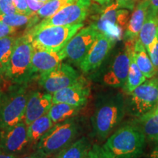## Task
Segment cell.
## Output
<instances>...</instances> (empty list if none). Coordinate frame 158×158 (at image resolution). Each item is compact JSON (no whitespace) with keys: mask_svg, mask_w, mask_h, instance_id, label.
<instances>
[{"mask_svg":"<svg viewBox=\"0 0 158 158\" xmlns=\"http://www.w3.org/2000/svg\"><path fill=\"white\" fill-rule=\"evenodd\" d=\"M127 105L121 93H108L99 98L91 118L94 135L106 140L123 118Z\"/></svg>","mask_w":158,"mask_h":158,"instance_id":"cell-1","label":"cell"},{"mask_svg":"<svg viewBox=\"0 0 158 158\" xmlns=\"http://www.w3.org/2000/svg\"><path fill=\"white\" fill-rule=\"evenodd\" d=\"M146 139L137 124H128L116 130L102 147L114 158H139L145 149Z\"/></svg>","mask_w":158,"mask_h":158,"instance_id":"cell-2","label":"cell"},{"mask_svg":"<svg viewBox=\"0 0 158 158\" xmlns=\"http://www.w3.org/2000/svg\"><path fill=\"white\" fill-rule=\"evenodd\" d=\"M81 127L76 118L55 124L34 145V152L43 158L56 156L76 141Z\"/></svg>","mask_w":158,"mask_h":158,"instance_id":"cell-3","label":"cell"},{"mask_svg":"<svg viewBox=\"0 0 158 158\" xmlns=\"http://www.w3.org/2000/svg\"><path fill=\"white\" fill-rule=\"evenodd\" d=\"M32 53L33 45L30 35L25 33L22 36L18 37L10 56L0 70V73L13 84L29 83L33 78L30 73Z\"/></svg>","mask_w":158,"mask_h":158,"instance_id":"cell-4","label":"cell"},{"mask_svg":"<svg viewBox=\"0 0 158 158\" xmlns=\"http://www.w3.org/2000/svg\"><path fill=\"white\" fill-rule=\"evenodd\" d=\"M28 84H13L3 93L0 103V130L23 120L29 93Z\"/></svg>","mask_w":158,"mask_h":158,"instance_id":"cell-5","label":"cell"},{"mask_svg":"<svg viewBox=\"0 0 158 158\" xmlns=\"http://www.w3.org/2000/svg\"><path fill=\"white\" fill-rule=\"evenodd\" d=\"M83 27V23L68 26H53L33 32L25 33L30 35L34 48L59 51Z\"/></svg>","mask_w":158,"mask_h":158,"instance_id":"cell-6","label":"cell"},{"mask_svg":"<svg viewBox=\"0 0 158 158\" xmlns=\"http://www.w3.org/2000/svg\"><path fill=\"white\" fill-rule=\"evenodd\" d=\"M91 7V0H76L65 6L54 15L43 19L26 32H33L53 26H68L81 23L86 19Z\"/></svg>","mask_w":158,"mask_h":158,"instance_id":"cell-7","label":"cell"},{"mask_svg":"<svg viewBox=\"0 0 158 158\" xmlns=\"http://www.w3.org/2000/svg\"><path fill=\"white\" fill-rule=\"evenodd\" d=\"M128 95L126 105L130 114L139 117L149 112L158 104V76L146 80Z\"/></svg>","mask_w":158,"mask_h":158,"instance_id":"cell-8","label":"cell"},{"mask_svg":"<svg viewBox=\"0 0 158 158\" xmlns=\"http://www.w3.org/2000/svg\"><path fill=\"white\" fill-rule=\"evenodd\" d=\"M100 31L93 24L81 28L60 51L63 58L79 65L88 53Z\"/></svg>","mask_w":158,"mask_h":158,"instance_id":"cell-9","label":"cell"},{"mask_svg":"<svg viewBox=\"0 0 158 158\" xmlns=\"http://www.w3.org/2000/svg\"><path fill=\"white\" fill-rule=\"evenodd\" d=\"M135 41H126L124 49L118 53L102 77L105 85L111 87H122L125 84Z\"/></svg>","mask_w":158,"mask_h":158,"instance_id":"cell-10","label":"cell"},{"mask_svg":"<svg viewBox=\"0 0 158 158\" xmlns=\"http://www.w3.org/2000/svg\"><path fill=\"white\" fill-rule=\"evenodd\" d=\"M80 77L72 66L62 62L52 70L40 75L38 84L45 92L54 94L74 84Z\"/></svg>","mask_w":158,"mask_h":158,"instance_id":"cell-11","label":"cell"},{"mask_svg":"<svg viewBox=\"0 0 158 158\" xmlns=\"http://www.w3.org/2000/svg\"><path fill=\"white\" fill-rule=\"evenodd\" d=\"M31 145L27 125L21 120L11 127L0 130V149L6 153L19 155Z\"/></svg>","mask_w":158,"mask_h":158,"instance_id":"cell-12","label":"cell"},{"mask_svg":"<svg viewBox=\"0 0 158 158\" xmlns=\"http://www.w3.org/2000/svg\"><path fill=\"white\" fill-rule=\"evenodd\" d=\"M115 43V37L100 32L98 38L78 65L82 72L88 73L98 68L107 57Z\"/></svg>","mask_w":158,"mask_h":158,"instance_id":"cell-13","label":"cell"},{"mask_svg":"<svg viewBox=\"0 0 158 158\" xmlns=\"http://www.w3.org/2000/svg\"><path fill=\"white\" fill-rule=\"evenodd\" d=\"M130 12L127 9H121L116 2L106 7L101 12L96 22L93 24L100 32L110 36V28L118 29L120 31L126 29L128 23Z\"/></svg>","mask_w":158,"mask_h":158,"instance_id":"cell-14","label":"cell"},{"mask_svg":"<svg viewBox=\"0 0 158 158\" xmlns=\"http://www.w3.org/2000/svg\"><path fill=\"white\" fill-rule=\"evenodd\" d=\"M90 92L89 84L86 79L81 76L74 84L52 94L53 103L64 102L83 107L88 101Z\"/></svg>","mask_w":158,"mask_h":158,"instance_id":"cell-15","label":"cell"},{"mask_svg":"<svg viewBox=\"0 0 158 158\" xmlns=\"http://www.w3.org/2000/svg\"><path fill=\"white\" fill-rule=\"evenodd\" d=\"M53 105L52 94L41 91L29 92L23 121L27 126L48 112Z\"/></svg>","mask_w":158,"mask_h":158,"instance_id":"cell-16","label":"cell"},{"mask_svg":"<svg viewBox=\"0 0 158 158\" xmlns=\"http://www.w3.org/2000/svg\"><path fill=\"white\" fill-rule=\"evenodd\" d=\"M64 59L59 51H52L45 49L34 48L31 56L30 73L33 78L37 75L49 72L56 68Z\"/></svg>","mask_w":158,"mask_h":158,"instance_id":"cell-17","label":"cell"},{"mask_svg":"<svg viewBox=\"0 0 158 158\" xmlns=\"http://www.w3.org/2000/svg\"><path fill=\"white\" fill-rule=\"evenodd\" d=\"M148 7V4L143 0H141L136 6L125 29L124 35V39L125 41L136 40L138 39L140 31L147 19Z\"/></svg>","mask_w":158,"mask_h":158,"instance_id":"cell-18","label":"cell"},{"mask_svg":"<svg viewBox=\"0 0 158 158\" xmlns=\"http://www.w3.org/2000/svg\"><path fill=\"white\" fill-rule=\"evenodd\" d=\"M158 35V13L148 12L147 16L138 35V40L147 50L148 54L152 50Z\"/></svg>","mask_w":158,"mask_h":158,"instance_id":"cell-19","label":"cell"},{"mask_svg":"<svg viewBox=\"0 0 158 158\" xmlns=\"http://www.w3.org/2000/svg\"><path fill=\"white\" fill-rule=\"evenodd\" d=\"M138 118L137 124L143 132L146 138L158 143V110L156 107Z\"/></svg>","mask_w":158,"mask_h":158,"instance_id":"cell-20","label":"cell"},{"mask_svg":"<svg viewBox=\"0 0 158 158\" xmlns=\"http://www.w3.org/2000/svg\"><path fill=\"white\" fill-rule=\"evenodd\" d=\"M133 57L138 68L147 79L157 76L156 70L147 50L138 40H136L133 51Z\"/></svg>","mask_w":158,"mask_h":158,"instance_id":"cell-21","label":"cell"},{"mask_svg":"<svg viewBox=\"0 0 158 158\" xmlns=\"http://www.w3.org/2000/svg\"><path fill=\"white\" fill-rule=\"evenodd\" d=\"M54 124L48 113L29 124L27 126V133L31 144L35 145Z\"/></svg>","mask_w":158,"mask_h":158,"instance_id":"cell-22","label":"cell"},{"mask_svg":"<svg viewBox=\"0 0 158 158\" xmlns=\"http://www.w3.org/2000/svg\"><path fill=\"white\" fill-rule=\"evenodd\" d=\"M92 145L86 137H81L65 147L56 155V158H85Z\"/></svg>","mask_w":158,"mask_h":158,"instance_id":"cell-23","label":"cell"},{"mask_svg":"<svg viewBox=\"0 0 158 158\" xmlns=\"http://www.w3.org/2000/svg\"><path fill=\"white\" fill-rule=\"evenodd\" d=\"M82 107L70 105L64 102L53 103L48 112V115L54 124L64 122L73 118L78 114Z\"/></svg>","mask_w":158,"mask_h":158,"instance_id":"cell-24","label":"cell"},{"mask_svg":"<svg viewBox=\"0 0 158 158\" xmlns=\"http://www.w3.org/2000/svg\"><path fill=\"white\" fill-rule=\"evenodd\" d=\"M40 19L35 13L32 15H27L20 13H14L10 15H0V21L10 27L19 28L27 26V29H30L38 23Z\"/></svg>","mask_w":158,"mask_h":158,"instance_id":"cell-25","label":"cell"},{"mask_svg":"<svg viewBox=\"0 0 158 158\" xmlns=\"http://www.w3.org/2000/svg\"><path fill=\"white\" fill-rule=\"evenodd\" d=\"M132 54H133V53H132ZM147 79V78L144 76V75L142 73L141 71L138 68L137 64L135 62V60H134L133 55H132L127 78L125 84L123 86L124 91L127 94H130L139 85L143 84Z\"/></svg>","mask_w":158,"mask_h":158,"instance_id":"cell-26","label":"cell"},{"mask_svg":"<svg viewBox=\"0 0 158 158\" xmlns=\"http://www.w3.org/2000/svg\"><path fill=\"white\" fill-rule=\"evenodd\" d=\"M75 1L76 0H49L37 12L36 15L40 19H48Z\"/></svg>","mask_w":158,"mask_h":158,"instance_id":"cell-27","label":"cell"},{"mask_svg":"<svg viewBox=\"0 0 158 158\" xmlns=\"http://www.w3.org/2000/svg\"><path fill=\"white\" fill-rule=\"evenodd\" d=\"M17 38L12 35L0 39V70L8 61Z\"/></svg>","mask_w":158,"mask_h":158,"instance_id":"cell-28","label":"cell"},{"mask_svg":"<svg viewBox=\"0 0 158 158\" xmlns=\"http://www.w3.org/2000/svg\"><path fill=\"white\" fill-rule=\"evenodd\" d=\"M85 158H114L110 156L102 147L98 144H94Z\"/></svg>","mask_w":158,"mask_h":158,"instance_id":"cell-29","label":"cell"},{"mask_svg":"<svg viewBox=\"0 0 158 158\" xmlns=\"http://www.w3.org/2000/svg\"><path fill=\"white\" fill-rule=\"evenodd\" d=\"M18 13L13 0H0V15H10Z\"/></svg>","mask_w":158,"mask_h":158,"instance_id":"cell-30","label":"cell"},{"mask_svg":"<svg viewBox=\"0 0 158 158\" xmlns=\"http://www.w3.org/2000/svg\"><path fill=\"white\" fill-rule=\"evenodd\" d=\"M13 2L14 4L18 13L20 14L27 15H32L35 14L29 10L27 0H13Z\"/></svg>","mask_w":158,"mask_h":158,"instance_id":"cell-31","label":"cell"},{"mask_svg":"<svg viewBox=\"0 0 158 158\" xmlns=\"http://www.w3.org/2000/svg\"><path fill=\"white\" fill-rule=\"evenodd\" d=\"M149 56L154 65V68L155 69L157 76H158V35L152 48V50L149 54Z\"/></svg>","mask_w":158,"mask_h":158,"instance_id":"cell-32","label":"cell"},{"mask_svg":"<svg viewBox=\"0 0 158 158\" xmlns=\"http://www.w3.org/2000/svg\"><path fill=\"white\" fill-rule=\"evenodd\" d=\"M16 31V28L10 27L0 21V39L13 35Z\"/></svg>","mask_w":158,"mask_h":158,"instance_id":"cell-33","label":"cell"},{"mask_svg":"<svg viewBox=\"0 0 158 158\" xmlns=\"http://www.w3.org/2000/svg\"><path fill=\"white\" fill-rule=\"evenodd\" d=\"M137 0H116V2L121 9H128L133 10Z\"/></svg>","mask_w":158,"mask_h":158,"instance_id":"cell-34","label":"cell"},{"mask_svg":"<svg viewBox=\"0 0 158 158\" xmlns=\"http://www.w3.org/2000/svg\"><path fill=\"white\" fill-rule=\"evenodd\" d=\"M27 5H28L29 10H30L33 13H37V12L45 4L43 2H41L37 1V0H27Z\"/></svg>","mask_w":158,"mask_h":158,"instance_id":"cell-35","label":"cell"},{"mask_svg":"<svg viewBox=\"0 0 158 158\" xmlns=\"http://www.w3.org/2000/svg\"><path fill=\"white\" fill-rule=\"evenodd\" d=\"M148 4V12L158 13V0H143Z\"/></svg>","mask_w":158,"mask_h":158,"instance_id":"cell-36","label":"cell"},{"mask_svg":"<svg viewBox=\"0 0 158 158\" xmlns=\"http://www.w3.org/2000/svg\"><path fill=\"white\" fill-rule=\"evenodd\" d=\"M21 156L11 155V154L6 153L2 150L0 149V158H20Z\"/></svg>","mask_w":158,"mask_h":158,"instance_id":"cell-37","label":"cell"},{"mask_svg":"<svg viewBox=\"0 0 158 158\" xmlns=\"http://www.w3.org/2000/svg\"><path fill=\"white\" fill-rule=\"evenodd\" d=\"M20 158H43V157H41L40 156L38 155L36 152H34L33 153L27 154V155L21 156V157H20Z\"/></svg>","mask_w":158,"mask_h":158,"instance_id":"cell-38","label":"cell"},{"mask_svg":"<svg viewBox=\"0 0 158 158\" xmlns=\"http://www.w3.org/2000/svg\"><path fill=\"white\" fill-rule=\"evenodd\" d=\"M147 158H158V147L155 148Z\"/></svg>","mask_w":158,"mask_h":158,"instance_id":"cell-39","label":"cell"},{"mask_svg":"<svg viewBox=\"0 0 158 158\" xmlns=\"http://www.w3.org/2000/svg\"><path fill=\"white\" fill-rule=\"evenodd\" d=\"M94 1L100 4V5H107V4L110 2L111 0H94Z\"/></svg>","mask_w":158,"mask_h":158,"instance_id":"cell-40","label":"cell"},{"mask_svg":"<svg viewBox=\"0 0 158 158\" xmlns=\"http://www.w3.org/2000/svg\"><path fill=\"white\" fill-rule=\"evenodd\" d=\"M3 93H4V92L1 89V88H0V103H1V100H2V98Z\"/></svg>","mask_w":158,"mask_h":158,"instance_id":"cell-41","label":"cell"},{"mask_svg":"<svg viewBox=\"0 0 158 158\" xmlns=\"http://www.w3.org/2000/svg\"><path fill=\"white\" fill-rule=\"evenodd\" d=\"M37 1L41 2H43V3H45V2H48L49 0H37Z\"/></svg>","mask_w":158,"mask_h":158,"instance_id":"cell-42","label":"cell"},{"mask_svg":"<svg viewBox=\"0 0 158 158\" xmlns=\"http://www.w3.org/2000/svg\"><path fill=\"white\" fill-rule=\"evenodd\" d=\"M156 108H157V109L158 110V104L157 105V106H156Z\"/></svg>","mask_w":158,"mask_h":158,"instance_id":"cell-43","label":"cell"}]
</instances>
